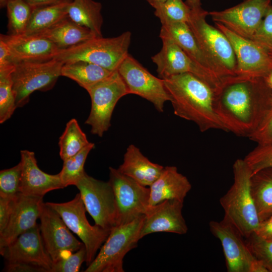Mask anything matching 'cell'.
<instances>
[{
    "label": "cell",
    "instance_id": "43",
    "mask_svg": "<svg viewBox=\"0 0 272 272\" xmlns=\"http://www.w3.org/2000/svg\"><path fill=\"white\" fill-rule=\"evenodd\" d=\"M7 272H47L43 267L26 262H7L4 270Z\"/></svg>",
    "mask_w": 272,
    "mask_h": 272
},
{
    "label": "cell",
    "instance_id": "38",
    "mask_svg": "<svg viewBox=\"0 0 272 272\" xmlns=\"http://www.w3.org/2000/svg\"><path fill=\"white\" fill-rule=\"evenodd\" d=\"M246 243L253 255L272 272V240L263 239L254 233L247 238Z\"/></svg>",
    "mask_w": 272,
    "mask_h": 272
},
{
    "label": "cell",
    "instance_id": "3",
    "mask_svg": "<svg viewBox=\"0 0 272 272\" xmlns=\"http://www.w3.org/2000/svg\"><path fill=\"white\" fill-rule=\"evenodd\" d=\"M234 182L220 199L224 219L233 225L244 238L257 228L260 221L251 191L252 172L244 159L233 165Z\"/></svg>",
    "mask_w": 272,
    "mask_h": 272
},
{
    "label": "cell",
    "instance_id": "15",
    "mask_svg": "<svg viewBox=\"0 0 272 272\" xmlns=\"http://www.w3.org/2000/svg\"><path fill=\"white\" fill-rule=\"evenodd\" d=\"M39 219L43 243L53 262L77 251L84 245L72 234L59 214L46 203Z\"/></svg>",
    "mask_w": 272,
    "mask_h": 272
},
{
    "label": "cell",
    "instance_id": "1",
    "mask_svg": "<svg viewBox=\"0 0 272 272\" xmlns=\"http://www.w3.org/2000/svg\"><path fill=\"white\" fill-rule=\"evenodd\" d=\"M272 108L264 77H228L216 90L214 109L226 131L249 138Z\"/></svg>",
    "mask_w": 272,
    "mask_h": 272
},
{
    "label": "cell",
    "instance_id": "2",
    "mask_svg": "<svg viewBox=\"0 0 272 272\" xmlns=\"http://www.w3.org/2000/svg\"><path fill=\"white\" fill-rule=\"evenodd\" d=\"M177 116L195 123L201 132L226 131L214 109L216 90L191 73L162 79Z\"/></svg>",
    "mask_w": 272,
    "mask_h": 272
},
{
    "label": "cell",
    "instance_id": "10",
    "mask_svg": "<svg viewBox=\"0 0 272 272\" xmlns=\"http://www.w3.org/2000/svg\"><path fill=\"white\" fill-rule=\"evenodd\" d=\"M210 230L222 246L228 272H268L262 263L249 249L244 237L224 218L211 221Z\"/></svg>",
    "mask_w": 272,
    "mask_h": 272
},
{
    "label": "cell",
    "instance_id": "8",
    "mask_svg": "<svg viewBox=\"0 0 272 272\" xmlns=\"http://www.w3.org/2000/svg\"><path fill=\"white\" fill-rule=\"evenodd\" d=\"M87 91L91 98V108L85 124L91 126L92 133L101 137L111 125L112 113L117 102L128 94V90L116 70Z\"/></svg>",
    "mask_w": 272,
    "mask_h": 272
},
{
    "label": "cell",
    "instance_id": "30",
    "mask_svg": "<svg viewBox=\"0 0 272 272\" xmlns=\"http://www.w3.org/2000/svg\"><path fill=\"white\" fill-rule=\"evenodd\" d=\"M70 2L63 1L56 4L33 9L23 34L38 35L54 26L68 16Z\"/></svg>",
    "mask_w": 272,
    "mask_h": 272
},
{
    "label": "cell",
    "instance_id": "29",
    "mask_svg": "<svg viewBox=\"0 0 272 272\" xmlns=\"http://www.w3.org/2000/svg\"><path fill=\"white\" fill-rule=\"evenodd\" d=\"M251 191L261 222L272 215V168L252 174Z\"/></svg>",
    "mask_w": 272,
    "mask_h": 272
},
{
    "label": "cell",
    "instance_id": "13",
    "mask_svg": "<svg viewBox=\"0 0 272 272\" xmlns=\"http://www.w3.org/2000/svg\"><path fill=\"white\" fill-rule=\"evenodd\" d=\"M117 71L124 81L128 94H135L152 103L160 112L170 98L163 79L152 75L129 54L119 65Z\"/></svg>",
    "mask_w": 272,
    "mask_h": 272
},
{
    "label": "cell",
    "instance_id": "22",
    "mask_svg": "<svg viewBox=\"0 0 272 272\" xmlns=\"http://www.w3.org/2000/svg\"><path fill=\"white\" fill-rule=\"evenodd\" d=\"M159 37L168 38L177 44L200 67L220 80L226 78L218 67L202 51L188 25L185 23H173L162 25Z\"/></svg>",
    "mask_w": 272,
    "mask_h": 272
},
{
    "label": "cell",
    "instance_id": "18",
    "mask_svg": "<svg viewBox=\"0 0 272 272\" xmlns=\"http://www.w3.org/2000/svg\"><path fill=\"white\" fill-rule=\"evenodd\" d=\"M0 253L7 262L31 263L44 268L47 272H50L53 263L45 247L38 224L0 249Z\"/></svg>",
    "mask_w": 272,
    "mask_h": 272
},
{
    "label": "cell",
    "instance_id": "11",
    "mask_svg": "<svg viewBox=\"0 0 272 272\" xmlns=\"http://www.w3.org/2000/svg\"><path fill=\"white\" fill-rule=\"evenodd\" d=\"M75 186L80 191L86 211L95 225L109 230L116 225V202L109 181L96 179L85 172Z\"/></svg>",
    "mask_w": 272,
    "mask_h": 272
},
{
    "label": "cell",
    "instance_id": "50",
    "mask_svg": "<svg viewBox=\"0 0 272 272\" xmlns=\"http://www.w3.org/2000/svg\"><path fill=\"white\" fill-rule=\"evenodd\" d=\"M9 0H0V5H1V7H4L5 6H6V4L7 3V2Z\"/></svg>",
    "mask_w": 272,
    "mask_h": 272
},
{
    "label": "cell",
    "instance_id": "45",
    "mask_svg": "<svg viewBox=\"0 0 272 272\" xmlns=\"http://www.w3.org/2000/svg\"><path fill=\"white\" fill-rule=\"evenodd\" d=\"M14 64L12 61L11 53L7 44L0 39V68Z\"/></svg>",
    "mask_w": 272,
    "mask_h": 272
},
{
    "label": "cell",
    "instance_id": "42",
    "mask_svg": "<svg viewBox=\"0 0 272 272\" xmlns=\"http://www.w3.org/2000/svg\"><path fill=\"white\" fill-rule=\"evenodd\" d=\"M0 196V234L6 229L13 208L14 198Z\"/></svg>",
    "mask_w": 272,
    "mask_h": 272
},
{
    "label": "cell",
    "instance_id": "48",
    "mask_svg": "<svg viewBox=\"0 0 272 272\" xmlns=\"http://www.w3.org/2000/svg\"><path fill=\"white\" fill-rule=\"evenodd\" d=\"M155 9L161 6L168 0H146Z\"/></svg>",
    "mask_w": 272,
    "mask_h": 272
},
{
    "label": "cell",
    "instance_id": "26",
    "mask_svg": "<svg viewBox=\"0 0 272 272\" xmlns=\"http://www.w3.org/2000/svg\"><path fill=\"white\" fill-rule=\"evenodd\" d=\"M37 35L50 40L59 50H64L97 37L89 29L81 26L67 16L51 28Z\"/></svg>",
    "mask_w": 272,
    "mask_h": 272
},
{
    "label": "cell",
    "instance_id": "7",
    "mask_svg": "<svg viewBox=\"0 0 272 272\" xmlns=\"http://www.w3.org/2000/svg\"><path fill=\"white\" fill-rule=\"evenodd\" d=\"M63 63L53 58L43 61H24L15 64L12 73L13 89L17 108L28 103L36 91L51 89L58 77Z\"/></svg>",
    "mask_w": 272,
    "mask_h": 272
},
{
    "label": "cell",
    "instance_id": "28",
    "mask_svg": "<svg viewBox=\"0 0 272 272\" xmlns=\"http://www.w3.org/2000/svg\"><path fill=\"white\" fill-rule=\"evenodd\" d=\"M113 72L92 63L79 60L63 63L61 76L74 80L87 91L109 77Z\"/></svg>",
    "mask_w": 272,
    "mask_h": 272
},
{
    "label": "cell",
    "instance_id": "34",
    "mask_svg": "<svg viewBox=\"0 0 272 272\" xmlns=\"http://www.w3.org/2000/svg\"><path fill=\"white\" fill-rule=\"evenodd\" d=\"M95 144L90 143L80 152L63 161L62 168L59 173L64 187L75 185L85 172L84 165L87 156Z\"/></svg>",
    "mask_w": 272,
    "mask_h": 272
},
{
    "label": "cell",
    "instance_id": "46",
    "mask_svg": "<svg viewBox=\"0 0 272 272\" xmlns=\"http://www.w3.org/2000/svg\"><path fill=\"white\" fill-rule=\"evenodd\" d=\"M33 9L59 3L62 0H24Z\"/></svg>",
    "mask_w": 272,
    "mask_h": 272
},
{
    "label": "cell",
    "instance_id": "49",
    "mask_svg": "<svg viewBox=\"0 0 272 272\" xmlns=\"http://www.w3.org/2000/svg\"><path fill=\"white\" fill-rule=\"evenodd\" d=\"M264 79L268 87L272 89V71L266 76Z\"/></svg>",
    "mask_w": 272,
    "mask_h": 272
},
{
    "label": "cell",
    "instance_id": "47",
    "mask_svg": "<svg viewBox=\"0 0 272 272\" xmlns=\"http://www.w3.org/2000/svg\"><path fill=\"white\" fill-rule=\"evenodd\" d=\"M185 3L192 11H198L202 9L200 0H186Z\"/></svg>",
    "mask_w": 272,
    "mask_h": 272
},
{
    "label": "cell",
    "instance_id": "37",
    "mask_svg": "<svg viewBox=\"0 0 272 272\" xmlns=\"http://www.w3.org/2000/svg\"><path fill=\"white\" fill-rule=\"evenodd\" d=\"M252 174L266 168H272V142L258 145L244 158Z\"/></svg>",
    "mask_w": 272,
    "mask_h": 272
},
{
    "label": "cell",
    "instance_id": "33",
    "mask_svg": "<svg viewBox=\"0 0 272 272\" xmlns=\"http://www.w3.org/2000/svg\"><path fill=\"white\" fill-rule=\"evenodd\" d=\"M6 6L10 34H23L29 22L33 9L24 0H9Z\"/></svg>",
    "mask_w": 272,
    "mask_h": 272
},
{
    "label": "cell",
    "instance_id": "9",
    "mask_svg": "<svg viewBox=\"0 0 272 272\" xmlns=\"http://www.w3.org/2000/svg\"><path fill=\"white\" fill-rule=\"evenodd\" d=\"M46 203L59 214L69 229L81 239L86 249L85 262L88 266L95 258L110 230L97 225L92 226L89 223L86 216V209L80 193L67 202Z\"/></svg>",
    "mask_w": 272,
    "mask_h": 272
},
{
    "label": "cell",
    "instance_id": "35",
    "mask_svg": "<svg viewBox=\"0 0 272 272\" xmlns=\"http://www.w3.org/2000/svg\"><path fill=\"white\" fill-rule=\"evenodd\" d=\"M191 10L182 0H168L155 9L154 14L162 25L173 23H187Z\"/></svg>",
    "mask_w": 272,
    "mask_h": 272
},
{
    "label": "cell",
    "instance_id": "41",
    "mask_svg": "<svg viewBox=\"0 0 272 272\" xmlns=\"http://www.w3.org/2000/svg\"><path fill=\"white\" fill-rule=\"evenodd\" d=\"M248 138L258 145H265L272 142V108L257 129Z\"/></svg>",
    "mask_w": 272,
    "mask_h": 272
},
{
    "label": "cell",
    "instance_id": "19",
    "mask_svg": "<svg viewBox=\"0 0 272 272\" xmlns=\"http://www.w3.org/2000/svg\"><path fill=\"white\" fill-rule=\"evenodd\" d=\"M183 202L165 200L149 206L144 218L141 239L150 234L169 232L185 234L188 227L182 216Z\"/></svg>",
    "mask_w": 272,
    "mask_h": 272
},
{
    "label": "cell",
    "instance_id": "5",
    "mask_svg": "<svg viewBox=\"0 0 272 272\" xmlns=\"http://www.w3.org/2000/svg\"><path fill=\"white\" fill-rule=\"evenodd\" d=\"M209 12L192 11L187 23L199 47L218 67L224 78L236 76L237 62L232 45L226 35L206 21Z\"/></svg>",
    "mask_w": 272,
    "mask_h": 272
},
{
    "label": "cell",
    "instance_id": "16",
    "mask_svg": "<svg viewBox=\"0 0 272 272\" xmlns=\"http://www.w3.org/2000/svg\"><path fill=\"white\" fill-rule=\"evenodd\" d=\"M215 24L232 45L236 59L237 75L265 77L272 71V59L266 50L252 40L238 35L221 24Z\"/></svg>",
    "mask_w": 272,
    "mask_h": 272
},
{
    "label": "cell",
    "instance_id": "25",
    "mask_svg": "<svg viewBox=\"0 0 272 272\" xmlns=\"http://www.w3.org/2000/svg\"><path fill=\"white\" fill-rule=\"evenodd\" d=\"M164 167L150 161L133 144L128 146L123 163L117 169L145 186H150L160 176Z\"/></svg>",
    "mask_w": 272,
    "mask_h": 272
},
{
    "label": "cell",
    "instance_id": "52",
    "mask_svg": "<svg viewBox=\"0 0 272 272\" xmlns=\"http://www.w3.org/2000/svg\"><path fill=\"white\" fill-rule=\"evenodd\" d=\"M63 1H69V2H71L73 0H62Z\"/></svg>",
    "mask_w": 272,
    "mask_h": 272
},
{
    "label": "cell",
    "instance_id": "24",
    "mask_svg": "<svg viewBox=\"0 0 272 272\" xmlns=\"http://www.w3.org/2000/svg\"><path fill=\"white\" fill-rule=\"evenodd\" d=\"M149 188V206H152L165 200L184 202L191 184L186 176L178 171L176 167L170 166L164 168Z\"/></svg>",
    "mask_w": 272,
    "mask_h": 272
},
{
    "label": "cell",
    "instance_id": "32",
    "mask_svg": "<svg viewBox=\"0 0 272 272\" xmlns=\"http://www.w3.org/2000/svg\"><path fill=\"white\" fill-rule=\"evenodd\" d=\"M15 64L0 69V122L8 120L17 108L12 73Z\"/></svg>",
    "mask_w": 272,
    "mask_h": 272
},
{
    "label": "cell",
    "instance_id": "39",
    "mask_svg": "<svg viewBox=\"0 0 272 272\" xmlns=\"http://www.w3.org/2000/svg\"><path fill=\"white\" fill-rule=\"evenodd\" d=\"M251 40L267 52L272 51L271 4L268 7L261 24Z\"/></svg>",
    "mask_w": 272,
    "mask_h": 272
},
{
    "label": "cell",
    "instance_id": "20",
    "mask_svg": "<svg viewBox=\"0 0 272 272\" xmlns=\"http://www.w3.org/2000/svg\"><path fill=\"white\" fill-rule=\"evenodd\" d=\"M43 197L17 194L9 223L0 234V249L7 246L20 234L36 226L44 205Z\"/></svg>",
    "mask_w": 272,
    "mask_h": 272
},
{
    "label": "cell",
    "instance_id": "40",
    "mask_svg": "<svg viewBox=\"0 0 272 272\" xmlns=\"http://www.w3.org/2000/svg\"><path fill=\"white\" fill-rule=\"evenodd\" d=\"M86 260V249L84 245L80 249L53 262L50 272H78Z\"/></svg>",
    "mask_w": 272,
    "mask_h": 272
},
{
    "label": "cell",
    "instance_id": "17",
    "mask_svg": "<svg viewBox=\"0 0 272 272\" xmlns=\"http://www.w3.org/2000/svg\"><path fill=\"white\" fill-rule=\"evenodd\" d=\"M162 46L159 52L152 56L161 79L183 73H191L201 79L216 90L222 81L197 65L173 41L161 38Z\"/></svg>",
    "mask_w": 272,
    "mask_h": 272
},
{
    "label": "cell",
    "instance_id": "6",
    "mask_svg": "<svg viewBox=\"0 0 272 272\" xmlns=\"http://www.w3.org/2000/svg\"><path fill=\"white\" fill-rule=\"evenodd\" d=\"M144 216L129 223L116 225L110 230L98 254L85 272H124L123 258L137 246Z\"/></svg>",
    "mask_w": 272,
    "mask_h": 272
},
{
    "label": "cell",
    "instance_id": "4",
    "mask_svg": "<svg viewBox=\"0 0 272 272\" xmlns=\"http://www.w3.org/2000/svg\"><path fill=\"white\" fill-rule=\"evenodd\" d=\"M131 39V33L127 31L116 37H95L59 50L54 58L63 63L79 60L87 61L115 71L128 55Z\"/></svg>",
    "mask_w": 272,
    "mask_h": 272
},
{
    "label": "cell",
    "instance_id": "12",
    "mask_svg": "<svg viewBox=\"0 0 272 272\" xmlns=\"http://www.w3.org/2000/svg\"><path fill=\"white\" fill-rule=\"evenodd\" d=\"M117 208L116 225H124L145 215L149 207L150 188L109 167V180Z\"/></svg>",
    "mask_w": 272,
    "mask_h": 272
},
{
    "label": "cell",
    "instance_id": "51",
    "mask_svg": "<svg viewBox=\"0 0 272 272\" xmlns=\"http://www.w3.org/2000/svg\"><path fill=\"white\" fill-rule=\"evenodd\" d=\"M268 54H269L270 57L271 59H272V51H271V52H268Z\"/></svg>",
    "mask_w": 272,
    "mask_h": 272
},
{
    "label": "cell",
    "instance_id": "36",
    "mask_svg": "<svg viewBox=\"0 0 272 272\" xmlns=\"http://www.w3.org/2000/svg\"><path fill=\"white\" fill-rule=\"evenodd\" d=\"M22 164L0 171V196L13 197L20 192Z\"/></svg>",
    "mask_w": 272,
    "mask_h": 272
},
{
    "label": "cell",
    "instance_id": "31",
    "mask_svg": "<svg viewBox=\"0 0 272 272\" xmlns=\"http://www.w3.org/2000/svg\"><path fill=\"white\" fill-rule=\"evenodd\" d=\"M75 118L71 119L59 139V155L64 161L80 152L90 143Z\"/></svg>",
    "mask_w": 272,
    "mask_h": 272
},
{
    "label": "cell",
    "instance_id": "23",
    "mask_svg": "<svg viewBox=\"0 0 272 272\" xmlns=\"http://www.w3.org/2000/svg\"><path fill=\"white\" fill-rule=\"evenodd\" d=\"M20 162L22 164L20 193L43 197L50 191L64 187L59 173L49 174L39 168L33 152L21 151Z\"/></svg>",
    "mask_w": 272,
    "mask_h": 272
},
{
    "label": "cell",
    "instance_id": "14",
    "mask_svg": "<svg viewBox=\"0 0 272 272\" xmlns=\"http://www.w3.org/2000/svg\"><path fill=\"white\" fill-rule=\"evenodd\" d=\"M270 0H243L220 11L209 12L215 23L221 24L238 35L251 40L259 27Z\"/></svg>",
    "mask_w": 272,
    "mask_h": 272
},
{
    "label": "cell",
    "instance_id": "44",
    "mask_svg": "<svg viewBox=\"0 0 272 272\" xmlns=\"http://www.w3.org/2000/svg\"><path fill=\"white\" fill-rule=\"evenodd\" d=\"M254 233L263 239L272 240V215L260 222Z\"/></svg>",
    "mask_w": 272,
    "mask_h": 272
},
{
    "label": "cell",
    "instance_id": "27",
    "mask_svg": "<svg viewBox=\"0 0 272 272\" xmlns=\"http://www.w3.org/2000/svg\"><path fill=\"white\" fill-rule=\"evenodd\" d=\"M101 9V4L93 0H73L69 3L67 15L72 21L100 37L103 22Z\"/></svg>",
    "mask_w": 272,
    "mask_h": 272
},
{
    "label": "cell",
    "instance_id": "21",
    "mask_svg": "<svg viewBox=\"0 0 272 272\" xmlns=\"http://www.w3.org/2000/svg\"><path fill=\"white\" fill-rule=\"evenodd\" d=\"M0 39L7 44L14 64L49 60L59 51L50 40L40 35L1 34Z\"/></svg>",
    "mask_w": 272,
    "mask_h": 272
}]
</instances>
